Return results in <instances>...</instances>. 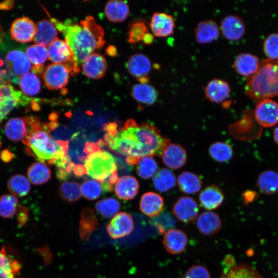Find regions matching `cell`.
<instances>
[{
    "label": "cell",
    "instance_id": "cell-1",
    "mask_svg": "<svg viewBox=\"0 0 278 278\" xmlns=\"http://www.w3.org/2000/svg\"><path fill=\"white\" fill-rule=\"evenodd\" d=\"M105 145L111 150L126 156L125 162L130 166L137 164L144 157L161 156L170 144L168 138L161 135L153 125L137 124L129 119L113 134L106 133Z\"/></svg>",
    "mask_w": 278,
    "mask_h": 278
},
{
    "label": "cell",
    "instance_id": "cell-2",
    "mask_svg": "<svg viewBox=\"0 0 278 278\" xmlns=\"http://www.w3.org/2000/svg\"><path fill=\"white\" fill-rule=\"evenodd\" d=\"M51 22L63 34L78 67L95 49L105 44L103 29L92 16H87L80 24L73 23L70 20L62 23L56 19H52Z\"/></svg>",
    "mask_w": 278,
    "mask_h": 278
},
{
    "label": "cell",
    "instance_id": "cell-3",
    "mask_svg": "<svg viewBox=\"0 0 278 278\" xmlns=\"http://www.w3.org/2000/svg\"><path fill=\"white\" fill-rule=\"evenodd\" d=\"M26 152L39 162L54 164L58 158L68 153V141L54 140L41 122L22 142Z\"/></svg>",
    "mask_w": 278,
    "mask_h": 278
},
{
    "label": "cell",
    "instance_id": "cell-4",
    "mask_svg": "<svg viewBox=\"0 0 278 278\" xmlns=\"http://www.w3.org/2000/svg\"><path fill=\"white\" fill-rule=\"evenodd\" d=\"M246 94L258 102L278 96V60L266 59L257 70L247 78Z\"/></svg>",
    "mask_w": 278,
    "mask_h": 278
},
{
    "label": "cell",
    "instance_id": "cell-5",
    "mask_svg": "<svg viewBox=\"0 0 278 278\" xmlns=\"http://www.w3.org/2000/svg\"><path fill=\"white\" fill-rule=\"evenodd\" d=\"M86 175L100 183L108 182L117 173V165L114 156L100 148L88 154L83 162ZM110 184V183H109Z\"/></svg>",
    "mask_w": 278,
    "mask_h": 278
},
{
    "label": "cell",
    "instance_id": "cell-6",
    "mask_svg": "<svg viewBox=\"0 0 278 278\" xmlns=\"http://www.w3.org/2000/svg\"><path fill=\"white\" fill-rule=\"evenodd\" d=\"M48 55L50 61L65 66L72 75L79 72L73 52L65 41L58 38L55 40L48 46Z\"/></svg>",
    "mask_w": 278,
    "mask_h": 278
},
{
    "label": "cell",
    "instance_id": "cell-7",
    "mask_svg": "<svg viewBox=\"0 0 278 278\" xmlns=\"http://www.w3.org/2000/svg\"><path fill=\"white\" fill-rule=\"evenodd\" d=\"M30 99L22 92L16 90L7 80L0 85V123L15 107L24 106Z\"/></svg>",
    "mask_w": 278,
    "mask_h": 278
},
{
    "label": "cell",
    "instance_id": "cell-8",
    "mask_svg": "<svg viewBox=\"0 0 278 278\" xmlns=\"http://www.w3.org/2000/svg\"><path fill=\"white\" fill-rule=\"evenodd\" d=\"M40 122L35 116L11 118L5 125V134L12 141L23 142Z\"/></svg>",
    "mask_w": 278,
    "mask_h": 278
},
{
    "label": "cell",
    "instance_id": "cell-9",
    "mask_svg": "<svg viewBox=\"0 0 278 278\" xmlns=\"http://www.w3.org/2000/svg\"><path fill=\"white\" fill-rule=\"evenodd\" d=\"M42 77L48 90L63 89L68 82L70 72L63 65L52 63L45 67Z\"/></svg>",
    "mask_w": 278,
    "mask_h": 278
},
{
    "label": "cell",
    "instance_id": "cell-10",
    "mask_svg": "<svg viewBox=\"0 0 278 278\" xmlns=\"http://www.w3.org/2000/svg\"><path fill=\"white\" fill-rule=\"evenodd\" d=\"M256 120L262 127L270 128L278 124V102L266 99L257 102L254 110Z\"/></svg>",
    "mask_w": 278,
    "mask_h": 278
},
{
    "label": "cell",
    "instance_id": "cell-11",
    "mask_svg": "<svg viewBox=\"0 0 278 278\" xmlns=\"http://www.w3.org/2000/svg\"><path fill=\"white\" fill-rule=\"evenodd\" d=\"M5 62L9 74L16 78L28 73L31 68L26 53L20 49L10 50L5 56Z\"/></svg>",
    "mask_w": 278,
    "mask_h": 278
},
{
    "label": "cell",
    "instance_id": "cell-12",
    "mask_svg": "<svg viewBox=\"0 0 278 278\" xmlns=\"http://www.w3.org/2000/svg\"><path fill=\"white\" fill-rule=\"evenodd\" d=\"M134 222L132 216L126 213L120 212L115 215L107 225V232L113 239L123 238L132 231Z\"/></svg>",
    "mask_w": 278,
    "mask_h": 278
},
{
    "label": "cell",
    "instance_id": "cell-13",
    "mask_svg": "<svg viewBox=\"0 0 278 278\" xmlns=\"http://www.w3.org/2000/svg\"><path fill=\"white\" fill-rule=\"evenodd\" d=\"M36 31V24L29 18L25 16L14 20L10 29L12 38L21 43L32 41Z\"/></svg>",
    "mask_w": 278,
    "mask_h": 278
},
{
    "label": "cell",
    "instance_id": "cell-14",
    "mask_svg": "<svg viewBox=\"0 0 278 278\" xmlns=\"http://www.w3.org/2000/svg\"><path fill=\"white\" fill-rule=\"evenodd\" d=\"M199 207L196 201L190 197L179 198L172 207V213L180 221L189 223L194 220L198 214Z\"/></svg>",
    "mask_w": 278,
    "mask_h": 278
},
{
    "label": "cell",
    "instance_id": "cell-15",
    "mask_svg": "<svg viewBox=\"0 0 278 278\" xmlns=\"http://www.w3.org/2000/svg\"><path fill=\"white\" fill-rule=\"evenodd\" d=\"M188 244L186 234L182 230L171 229L164 235L163 245L169 254L176 255L182 253Z\"/></svg>",
    "mask_w": 278,
    "mask_h": 278
},
{
    "label": "cell",
    "instance_id": "cell-16",
    "mask_svg": "<svg viewBox=\"0 0 278 278\" xmlns=\"http://www.w3.org/2000/svg\"><path fill=\"white\" fill-rule=\"evenodd\" d=\"M153 34L158 37H166L173 32L175 23L171 15L165 12H154L150 23Z\"/></svg>",
    "mask_w": 278,
    "mask_h": 278
},
{
    "label": "cell",
    "instance_id": "cell-17",
    "mask_svg": "<svg viewBox=\"0 0 278 278\" xmlns=\"http://www.w3.org/2000/svg\"><path fill=\"white\" fill-rule=\"evenodd\" d=\"M164 164L168 167L177 169L184 165L187 159L185 149L176 144H169L164 149L162 155Z\"/></svg>",
    "mask_w": 278,
    "mask_h": 278
},
{
    "label": "cell",
    "instance_id": "cell-18",
    "mask_svg": "<svg viewBox=\"0 0 278 278\" xmlns=\"http://www.w3.org/2000/svg\"><path fill=\"white\" fill-rule=\"evenodd\" d=\"M83 73L92 79L102 77L107 71V64L105 57L100 54L93 53L82 64Z\"/></svg>",
    "mask_w": 278,
    "mask_h": 278
},
{
    "label": "cell",
    "instance_id": "cell-19",
    "mask_svg": "<svg viewBox=\"0 0 278 278\" xmlns=\"http://www.w3.org/2000/svg\"><path fill=\"white\" fill-rule=\"evenodd\" d=\"M245 29L243 21L237 15H228L221 23L222 33L230 40L235 41L241 38L245 33Z\"/></svg>",
    "mask_w": 278,
    "mask_h": 278
},
{
    "label": "cell",
    "instance_id": "cell-20",
    "mask_svg": "<svg viewBox=\"0 0 278 278\" xmlns=\"http://www.w3.org/2000/svg\"><path fill=\"white\" fill-rule=\"evenodd\" d=\"M164 205V200L162 196L154 192H149L142 195L140 209L145 215L154 217L160 215Z\"/></svg>",
    "mask_w": 278,
    "mask_h": 278
},
{
    "label": "cell",
    "instance_id": "cell-21",
    "mask_svg": "<svg viewBox=\"0 0 278 278\" xmlns=\"http://www.w3.org/2000/svg\"><path fill=\"white\" fill-rule=\"evenodd\" d=\"M197 227L204 235L211 236L218 232L221 228V220L219 216L211 211L202 213L197 218Z\"/></svg>",
    "mask_w": 278,
    "mask_h": 278
},
{
    "label": "cell",
    "instance_id": "cell-22",
    "mask_svg": "<svg viewBox=\"0 0 278 278\" xmlns=\"http://www.w3.org/2000/svg\"><path fill=\"white\" fill-rule=\"evenodd\" d=\"M22 269L20 262L11 255L6 248L0 249V278H15Z\"/></svg>",
    "mask_w": 278,
    "mask_h": 278
},
{
    "label": "cell",
    "instance_id": "cell-23",
    "mask_svg": "<svg viewBox=\"0 0 278 278\" xmlns=\"http://www.w3.org/2000/svg\"><path fill=\"white\" fill-rule=\"evenodd\" d=\"M139 189V183L133 176H125L118 179L115 184L114 191L116 196L122 200H129L134 198Z\"/></svg>",
    "mask_w": 278,
    "mask_h": 278
},
{
    "label": "cell",
    "instance_id": "cell-24",
    "mask_svg": "<svg viewBox=\"0 0 278 278\" xmlns=\"http://www.w3.org/2000/svg\"><path fill=\"white\" fill-rule=\"evenodd\" d=\"M259 64L257 56L249 53H241L236 57L233 67L239 74L248 78L257 70Z\"/></svg>",
    "mask_w": 278,
    "mask_h": 278
},
{
    "label": "cell",
    "instance_id": "cell-25",
    "mask_svg": "<svg viewBox=\"0 0 278 278\" xmlns=\"http://www.w3.org/2000/svg\"><path fill=\"white\" fill-rule=\"evenodd\" d=\"M224 195L219 187L213 185L206 187L200 193L199 199L201 205L207 210L217 208L221 205Z\"/></svg>",
    "mask_w": 278,
    "mask_h": 278
},
{
    "label": "cell",
    "instance_id": "cell-26",
    "mask_svg": "<svg viewBox=\"0 0 278 278\" xmlns=\"http://www.w3.org/2000/svg\"><path fill=\"white\" fill-rule=\"evenodd\" d=\"M230 91V86L227 82L219 79H214L207 84L205 94L212 102L219 103L229 97Z\"/></svg>",
    "mask_w": 278,
    "mask_h": 278
},
{
    "label": "cell",
    "instance_id": "cell-27",
    "mask_svg": "<svg viewBox=\"0 0 278 278\" xmlns=\"http://www.w3.org/2000/svg\"><path fill=\"white\" fill-rule=\"evenodd\" d=\"M127 68L129 73L137 79L147 76L151 70V62L148 57L142 54H136L128 59Z\"/></svg>",
    "mask_w": 278,
    "mask_h": 278
},
{
    "label": "cell",
    "instance_id": "cell-28",
    "mask_svg": "<svg viewBox=\"0 0 278 278\" xmlns=\"http://www.w3.org/2000/svg\"><path fill=\"white\" fill-rule=\"evenodd\" d=\"M33 41L38 44L49 46L57 38L58 31L54 24L47 20L39 21Z\"/></svg>",
    "mask_w": 278,
    "mask_h": 278
},
{
    "label": "cell",
    "instance_id": "cell-29",
    "mask_svg": "<svg viewBox=\"0 0 278 278\" xmlns=\"http://www.w3.org/2000/svg\"><path fill=\"white\" fill-rule=\"evenodd\" d=\"M195 37L200 43H207L217 39L219 30L217 23L213 20L201 21L195 28Z\"/></svg>",
    "mask_w": 278,
    "mask_h": 278
},
{
    "label": "cell",
    "instance_id": "cell-30",
    "mask_svg": "<svg viewBox=\"0 0 278 278\" xmlns=\"http://www.w3.org/2000/svg\"><path fill=\"white\" fill-rule=\"evenodd\" d=\"M105 13L108 20L113 22H120L126 20L129 13V8L126 2L110 1L105 7Z\"/></svg>",
    "mask_w": 278,
    "mask_h": 278
},
{
    "label": "cell",
    "instance_id": "cell-31",
    "mask_svg": "<svg viewBox=\"0 0 278 278\" xmlns=\"http://www.w3.org/2000/svg\"><path fill=\"white\" fill-rule=\"evenodd\" d=\"M256 184L263 194H275L278 192V172L271 169L263 171L259 175Z\"/></svg>",
    "mask_w": 278,
    "mask_h": 278
},
{
    "label": "cell",
    "instance_id": "cell-32",
    "mask_svg": "<svg viewBox=\"0 0 278 278\" xmlns=\"http://www.w3.org/2000/svg\"><path fill=\"white\" fill-rule=\"evenodd\" d=\"M131 95L137 101L151 105L156 101L158 93L155 88L150 84L138 83L132 86Z\"/></svg>",
    "mask_w": 278,
    "mask_h": 278
},
{
    "label": "cell",
    "instance_id": "cell-33",
    "mask_svg": "<svg viewBox=\"0 0 278 278\" xmlns=\"http://www.w3.org/2000/svg\"><path fill=\"white\" fill-rule=\"evenodd\" d=\"M51 171L49 167L41 162L32 164L27 170V177L30 183L34 185H41L49 180Z\"/></svg>",
    "mask_w": 278,
    "mask_h": 278
},
{
    "label": "cell",
    "instance_id": "cell-34",
    "mask_svg": "<svg viewBox=\"0 0 278 278\" xmlns=\"http://www.w3.org/2000/svg\"><path fill=\"white\" fill-rule=\"evenodd\" d=\"M178 186L183 193L195 194L201 189L202 182L200 178L195 173L183 171L178 177Z\"/></svg>",
    "mask_w": 278,
    "mask_h": 278
},
{
    "label": "cell",
    "instance_id": "cell-35",
    "mask_svg": "<svg viewBox=\"0 0 278 278\" xmlns=\"http://www.w3.org/2000/svg\"><path fill=\"white\" fill-rule=\"evenodd\" d=\"M152 182L157 190L165 192L175 186L176 180L174 173L170 170L161 168L154 175Z\"/></svg>",
    "mask_w": 278,
    "mask_h": 278
},
{
    "label": "cell",
    "instance_id": "cell-36",
    "mask_svg": "<svg viewBox=\"0 0 278 278\" xmlns=\"http://www.w3.org/2000/svg\"><path fill=\"white\" fill-rule=\"evenodd\" d=\"M220 278H264L258 272L247 264L234 265L227 269Z\"/></svg>",
    "mask_w": 278,
    "mask_h": 278
},
{
    "label": "cell",
    "instance_id": "cell-37",
    "mask_svg": "<svg viewBox=\"0 0 278 278\" xmlns=\"http://www.w3.org/2000/svg\"><path fill=\"white\" fill-rule=\"evenodd\" d=\"M19 85L22 92L26 95L33 96L41 91V81L38 76L28 72L20 77Z\"/></svg>",
    "mask_w": 278,
    "mask_h": 278
},
{
    "label": "cell",
    "instance_id": "cell-38",
    "mask_svg": "<svg viewBox=\"0 0 278 278\" xmlns=\"http://www.w3.org/2000/svg\"><path fill=\"white\" fill-rule=\"evenodd\" d=\"M8 190L12 195L23 197L30 192V184L28 178L22 175H15L12 176L7 183Z\"/></svg>",
    "mask_w": 278,
    "mask_h": 278
},
{
    "label": "cell",
    "instance_id": "cell-39",
    "mask_svg": "<svg viewBox=\"0 0 278 278\" xmlns=\"http://www.w3.org/2000/svg\"><path fill=\"white\" fill-rule=\"evenodd\" d=\"M208 152L214 160L221 163L229 161L233 154L231 146L226 142H222L212 144L209 147Z\"/></svg>",
    "mask_w": 278,
    "mask_h": 278
},
{
    "label": "cell",
    "instance_id": "cell-40",
    "mask_svg": "<svg viewBox=\"0 0 278 278\" xmlns=\"http://www.w3.org/2000/svg\"><path fill=\"white\" fill-rule=\"evenodd\" d=\"M120 208L119 202L113 198L102 199L95 204L97 212L106 218L114 217L117 214Z\"/></svg>",
    "mask_w": 278,
    "mask_h": 278
},
{
    "label": "cell",
    "instance_id": "cell-41",
    "mask_svg": "<svg viewBox=\"0 0 278 278\" xmlns=\"http://www.w3.org/2000/svg\"><path fill=\"white\" fill-rule=\"evenodd\" d=\"M58 193L63 200L70 203L77 202L81 196L80 185L74 181L63 182L59 187Z\"/></svg>",
    "mask_w": 278,
    "mask_h": 278
},
{
    "label": "cell",
    "instance_id": "cell-42",
    "mask_svg": "<svg viewBox=\"0 0 278 278\" xmlns=\"http://www.w3.org/2000/svg\"><path fill=\"white\" fill-rule=\"evenodd\" d=\"M157 170L158 164L152 157H143L136 164V172L139 177L144 179L153 177Z\"/></svg>",
    "mask_w": 278,
    "mask_h": 278
},
{
    "label": "cell",
    "instance_id": "cell-43",
    "mask_svg": "<svg viewBox=\"0 0 278 278\" xmlns=\"http://www.w3.org/2000/svg\"><path fill=\"white\" fill-rule=\"evenodd\" d=\"M17 197L12 194H5L0 197V217L9 218L17 212L18 205Z\"/></svg>",
    "mask_w": 278,
    "mask_h": 278
},
{
    "label": "cell",
    "instance_id": "cell-44",
    "mask_svg": "<svg viewBox=\"0 0 278 278\" xmlns=\"http://www.w3.org/2000/svg\"><path fill=\"white\" fill-rule=\"evenodd\" d=\"M26 54L33 65H42L48 58L47 47L38 44L28 46Z\"/></svg>",
    "mask_w": 278,
    "mask_h": 278
},
{
    "label": "cell",
    "instance_id": "cell-45",
    "mask_svg": "<svg viewBox=\"0 0 278 278\" xmlns=\"http://www.w3.org/2000/svg\"><path fill=\"white\" fill-rule=\"evenodd\" d=\"M80 192L83 197L89 200L97 199L103 192L101 183L93 180L84 181L80 186Z\"/></svg>",
    "mask_w": 278,
    "mask_h": 278
},
{
    "label": "cell",
    "instance_id": "cell-46",
    "mask_svg": "<svg viewBox=\"0 0 278 278\" xmlns=\"http://www.w3.org/2000/svg\"><path fill=\"white\" fill-rule=\"evenodd\" d=\"M263 49L268 59L278 60V32L268 36L264 41Z\"/></svg>",
    "mask_w": 278,
    "mask_h": 278
},
{
    "label": "cell",
    "instance_id": "cell-47",
    "mask_svg": "<svg viewBox=\"0 0 278 278\" xmlns=\"http://www.w3.org/2000/svg\"><path fill=\"white\" fill-rule=\"evenodd\" d=\"M148 32L147 27L142 21H136L131 25L128 33V41L135 43L142 40Z\"/></svg>",
    "mask_w": 278,
    "mask_h": 278
},
{
    "label": "cell",
    "instance_id": "cell-48",
    "mask_svg": "<svg viewBox=\"0 0 278 278\" xmlns=\"http://www.w3.org/2000/svg\"><path fill=\"white\" fill-rule=\"evenodd\" d=\"M96 223L97 220L93 212L89 208L83 210L80 222L81 234L85 235L88 233V230H91L94 228Z\"/></svg>",
    "mask_w": 278,
    "mask_h": 278
},
{
    "label": "cell",
    "instance_id": "cell-49",
    "mask_svg": "<svg viewBox=\"0 0 278 278\" xmlns=\"http://www.w3.org/2000/svg\"><path fill=\"white\" fill-rule=\"evenodd\" d=\"M184 278H211L208 270L201 265L190 267L184 274Z\"/></svg>",
    "mask_w": 278,
    "mask_h": 278
},
{
    "label": "cell",
    "instance_id": "cell-50",
    "mask_svg": "<svg viewBox=\"0 0 278 278\" xmlns=\"http://www.w3.org/2000/svg\"><path fill=\"white\" fill-rule=\"evenodd\" d=\"M73 172L74 175L77 177H81L86 175L85 169L83 165L76 164L74 167Z\"/></svg>",
    "mask_w": 278,
    "mask_h": 278
},
{
    "label": "cell",
    "instance_id": "cell-51",
    "mask_svg": "<svg viewBox=\"0 0 278 278\" xmlns=\"http://www.w3.org/2000/svg\"><path fill=\"white\" fill-rule=\"evenodd\" d=\"M27 213L25 210V207L21 209L18 211V220L19 223L22 225L25 223L27 219Z\"/></svg>",
    "mask_w": 278,
    "mask_h": 278
},
{
    "label": "cell",
    "instance_id": "cell-52",
    "mask_svg": "<svg viewBox=\"0 0 278 278\" xmlns=\"http://www.w3.org/2000/svg\"><path fill=\"white\" fill-rule=\"evenodd\" d=\"M255 193L252 191H247L244 194V200L247 203L255 199Z\"/></svg>",
    "mask_w": 278,
    "mask_h": 278
},
{
    "label": "cell",
    "instance_id": "cell-53",
    "mask_svg": "<svg viewBox=\"0 0 278 278\" xmlns=\"http://www.w3.org/2000/svg\"><path fill=\"white\" fill-rule=\"evenodd\" d=\"M13 1H5L0 3L1 10H8L11 8L13 6Z\"/></svg>",
    "mask_w": 278,
    "mask_h": 278
},
{
    "label": "cell",
    "instance_id": "cell-54",
    "mask_svg": "<svg viewBox=\"0 0 278 278\" xmlns=\"http://www.w3.org/2000/svg\"><path fill=\"white\" fill-rule=\"evenodd\" d=\"M153 39L154 37L152 34L149 32H147L145 34L142 40L146 44H150L152 43Z\"/></svg>",
    "mask_w": 278,
    "mask_h": 278
},
{
    "label": "cell",
    "instance_id": "cell-55",
    "mask_svg": "<svg viewBox=\"0 0 278 278\" xmlns=\"http://www.w3.org/2000/svg\"><path fill=\"white\" fill-rule=\"evenodd\" d=\"M106 51L108 55L111 57H115L117 55L116 48L113 45L109 46L107 48Z\"/></svg>",
    "mask_w": 278,
    "mask_h": 278
},
{
    "label": "cell",
    "instance_id": "cell-56",
    "mask_svg": "<svg viewBox=\"0 0 278 278\" xmlns=\"http://www.w3.org/2000/svg\"><path fill=\"white\" fill-rule=\"evenodd\" d=\"M7 75V73L5 71L0 68V85L4 83L7 80H5V76Z\"/></svg>",
    "mask_w": 278,
    "mask_h": 278
},
{
    "label": "cell",
    "instance_id": "cell-57",
    "mask_svg": "<svg viewBox=\"0 0 278 278\" xmlns=\"http://www.w3.org/2000/svg\"><path fill=\"white\" fill-rule=\"evenodd\" d=\"M273 139L275 143L278 145V125L273 130Z\"/></svg>",
    "mask_w": 278,
    "mask_h": 278
},
{
    "label": "cell",
    "instance_id": "cell-58",
    "mask_svg": "<svg viewBox=\"0 0 278 278\" xmlns=\"http://www.w3.org/2000/svg\"><path fill=\"white\" fill-rule=\"evenodd\" d=\"M4 37V32L1 25L0 24V44L3 41Z\"/></svg>",
    "mask_w": 278,
    "mask_h": 278
}]
</instances>
